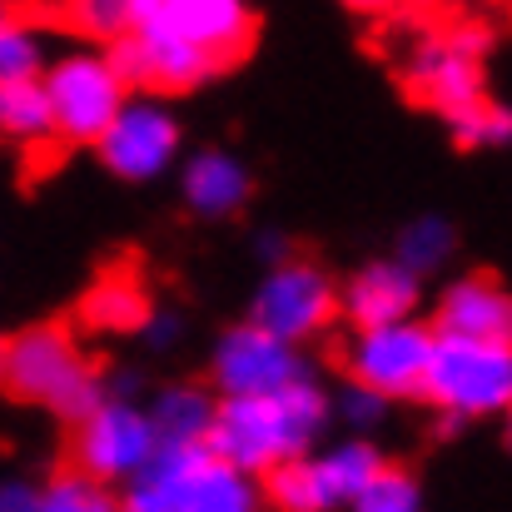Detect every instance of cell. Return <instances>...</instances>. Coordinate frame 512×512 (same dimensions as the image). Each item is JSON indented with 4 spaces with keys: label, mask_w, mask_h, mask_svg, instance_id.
Listing matches in <instances>:
<instances>
[{
    "label": "cell",
    "mask_w": 512,
    "mask_h": 512,
    "mask_svg": "<svg viewBox=\"0 0 512 512\" xmlns=\"http://www.w3.org/2000/svg\"><path fill=\"white\" fill-rule=\"evenodd\" d=\"M423 393L453 418H483L512 408V343L438 334Z\"/></svg>",
    "instance_id": "cell-3"
},
{
    "label": "cell",
    "mask_w": 512,
    "mask_h": 512,
    "mask_svg": "<svg viewBox=\"0 0 512 512\" xmlns=\"http://www.w3.org/2000/svg\"><path fill=\"white\" fill-rule=\"evenodd\" d=\"M209 443H160L155 458L130 478L120 512H184L199 468L209 463Z\"/></svg>",
    "instance_id": "cell-14"
},
{
    "label": "cell",
    "mask_w": 512,
    "mask_h": 512,
    "mask_svg": "<svg viewBox=\"0 0 512 512\" xmlns=\"http://www.w3.org/2000/svg\"><path fill=\"white\" fill-rule=\"evenodd\" d=\"M304 378V358L294 353V339L264 329V324H239L214 348V383L224 398H249V393H274Z\"/></svg>",
    "instance_id": "cell-10"
},
{
    "label": "cell",
    "mask_w": 512,
    "mask_h": 512,
    "mask_svg": "<svg viewBox=\"0 0 512 512\" xmlns=\"http://www.w3.org/2000/svg\"><path fill=\"white\" fill-rule=\"evenodd\" d=\"M483 50H488L483 25H453L448 35H423L408 55V90L448 125H458L483 105V70H478Z\"/></svg>",
    "instance_id": "cell-4"
},
{
    "label": "cell",
    "mask_w": 512,
    "mask_h": 512,
    "mask_svg": "<svg viewBox=\"0 0 512 512\" xmlns=\"http://www.w3.org/2000/svg\"><path fill=\"white\" fill-rule=\"evenodd\" d=\"M413 304H418V269L403 259H378V264L358 269L343 289V314L353 329L398 324L413 314Z\"/></svg>",
    "instance_id": "cell-15"
},
{
    "label": "cell",
    "mask_w": 512,
    "mask_h": 512,
    "mask_svg": "<svg viewBox=\"0 0 512 512\" xmlns=\"http://www.w3.org/2000/svg\"><path fill=\"white\" fill-rule=\"evenodd\" d=\"M35 488H25V483H10L5 488V498H0V512H35Z\"/></svg>",
    "instance_id": "cell-30"
},
{
    "label": "cell",
    "mask_w": 512,
    "mask_h": 512,
    "mask_svg": "<svg viewBox=\"0 0 512 512\" xmlns=\"http://www.w3.org/2000/svg\"><path fill=\"white\" fill-rule=\"evenodd\" d=\"M508 433H512V408H508Z\"/></svg>",
    "instance_id": "cell-33"
},
{
    "label": "cell",
    "mask_w": 512,
    "mask_h": 512,
    "mask_svg": "<svg viewBox=\"0 0 512 512\" xmlns=\"http://www.w3.org/2000/svg\"><path fill=\"white\" fill-rule=\"evenodd\" d=\"M0 120L15 140L35 145L45 135H60L55 130V100H50V85L40 75H25V80H0Z\"/></svg>",
    "instance_id": "cell-18"
},
{
    "label": "cell",
    "mask_w": 512,
    "mask_h": 512,
    "mask_svg": "<svg viewBox=\"0 0 512 512\" xmlns=\"http://www.w3.org/2000/svg\"><path fill=\"white\" fill-rule=\"evenodd\" d=\"M5 388L25 403H40L60 418H85L105 403V388L95 378V368L85 363V353L70 343L65 329L40 324L25 329L5 343Z\"/></svg>",
    "instance_id": "cell-2"
},
{
    "label": "cell",
    "mask_w": 512,
    "mask_h": 512,
    "mask_svg": "<svg viewBox=\"0 0 512 512\" xmlns=\"http://www.w3.org/2000/svg\"><path fill=\"white\" fill-rule=\"evenodd\" d=\"M383 458L368 443H343L324 458H289L269 473V503L279 512H334L353 508L378 478Z\"/></svg>",
    "instance_id": "cell-5"
},
{
    "label": "cell",
    "mask_w": 512,
    "mask_h": 512,
    "mask_svg": "<svg viewBox=\"0 0 512 512\" xmlns=\"http://www.w3.org/2000/svg\"><path fill=\"white\" fill-rule=\"evenodd\" d=\"M155 448H160L155 418L120 398H105L95 413H85L75 433V463L100 483H130L155 458Z\"/></svg>",
    "instance_id": "cell-7"
},
{
    "label": "cell",
    "mask_w": 512,
    "mask_h": 512,
    "mask_svg": "<svg viewBox=\"0 0 512 512\" xmlns=\"http://www.w3.org/2000/svg\"><path fill=\"white\" fill-rule=\"evenodd\" d=\"M85 324L105 329V334H135V329L150 324V299H145V289L135 279L110 274V279H100L85 294Z\"/></svg>",
    "instance_id": "cell-19"
},
{
    "label": "cell",
    "mask_w": 512,
    "mask_h": 512,
    "mask_svg": "<svg viewBox=\"0 0 512 512\" xmlns=\"http://www.w3.org/2000/svg\"><path fill=\"white\" fill-rule=\"evenodd\" d=\"M25 75H40V35L10 15L0 30V80H25Z\"/></svg>",
    "instance_id": "cell-25"
},
{
    "label": "cell",
    "mask_w": 512,
    "mask_h": 512,
    "mask_svg": "<svg viewBox=\"0 0 512 512\" xmlns=\"http://www.w3.org/2000/svg\"><path fill=\"white\" fill-rule=\"evenodd\" d=\"M184 512H259V488L249 483L244 468H234L219 453H209V463L199 468V478L189 488Z\"/></svg>",
    "instance_id": "cell-21"
},
{
    "label": "cell",
    "mask_w": 512,
    "mask_h": 512,
    "mask_svg": "<svg viewBox=\"0 0 512 512\" xmlns=\"http://www.w3.org/2000/svg\"><path fill=\"white\" fill-rule=\"evenodd\" d=\"M334 304L339 299H334V284H329L324 269H314V264H279L264 279L259 299H254V324H264V329L299 343L309 334H319L334 319Z\"/></svg>",
    "instance_id": "cell-12"
},
{
    "label": "cell",
    "mask_w": 512,
    "mask_h": 512,
    "mask_svg": "<svg viewBox=\"0 0 512 512\" xmlns=\"http://www.w3.org/2000/svg\"><path fill=\"white\" fill-rule=\"evenodd\" d=\"M388 403V393H378V388H368V383H353L348 393H343V418L353 423V428H373V423H383V408Z\"/></svg>",
    "instance_id": "cell-28"
},
{
    "label": "cell",
    "mask_w": 512,
    "mask_h": 512,
    "mask_svg": "<svg viewBox=\"0 0 512 512\" xmlns=\"http://www.w3.org/2000/svg\"><path fill=\"white\" fill-rule=\"evenodd\" d=\"M45 85L55 100V130L70 145H100L130 90L110 55H65L50 65Z\"/></svg>",
    "instance_id": "cell-6"
},
{
    "label": "cell",
    "mask_w": 512,
    "mask_h": 512,
    "mask_svg": "<svg viewBox=\"0 0 512 512\" xmlns=\"http://www.w3.org/2000/svg\"><path fill=\"white\" fill-rule=\"evenodd\" d=\"M403 5H413V10H423V5H433V0H403Z\"/></svg>",
    "instance_id": "cell-32"
},
{
    "label": "cell",
    "mask_w": 512,
    "mask_h": 512,
    "mask_svg": "<svg viewBox=\"0 0 512 512\" xmlns=\"http://www.w3.org/2000/svg\"><path fill=\"white\" fill-rule=\"evenodd\" d=\"M438 334L463 339L512 343V294H503L493 279H463L438 304Z\"/></svg>",
    "instance_id": "cell-16"
},
{
    "label": "cell",
    "mask_w": 512,
    "mask_h": 512,
    "mask_svg": "<svg viewBox=\"0 0 512 512\" xmlns=\"http://www.w3.org/2000/svg\"><path fill=\"white\" fill-rule=\"evenodd\" d=\"M324 418H329V398L309 378H299L274 393L224 398L209 448L244 473H274L279 463L304 458V448L319 438Z\"/></svg>",
    "instance_id": "cell-1"
},
{
    "label": "cell",
    "mask_w": 512,
    "mask_h": 512,
    "mask_svg": "<svg viewBox=\"0 0 512 512\" xmlns=\"http://www.w3.org/2000/svg\"><path fill=\"white\" fill-rule=\"evenodd\" d=\"M145 339L155 343V348H170L179 339V319L174 314H150V324H145Z\"/></svg>",
    "instance_id": "cell-29"
},
{
    "label": "cell",
    "mask_w": 512,
    "mask_h": 512,
    "mask_svg": "<svg viewBox=\"0 0 512 512\" xmlns=\"http://www.w3.org/2000/svg\"><path fill=\"white\" fill-rule=\"evenodd\" d=\"M353 512H418V488H413L408 473L378 468V478L363 488V498L353 503Z\"/></svg>",
    "instance_id": "cell-26"
},
{
    "label": "cell",
    "mask_w": 512,
    "mask_h": 512,
    "mask_svg": "<svg viewBox=\"0 0 512 512\" xmlns=\"http://www.w3.org/2000/svg\"><path fill=\"white\" fill-rule=\"evenodd\" d=\"M458 145H503V140H512V110H503V105H478L473 115H463L458 125Z\"/></svg>",
    "instance_id": "cell-27"
},
{
    "label": "cell",
    "mask_w": 512,
    "mask_h": 512,
    "mask_svg": "<svg viewBox=\"0 0 512 512\" xmlns=\"http://www.w3.org/2000/svg\"><path fill=\"white\" fill-rule=\"evenodd\" d=\"M70 25L90 40H120L135 25V0H65Z\"/></svg>",
    "instance_id": "cell-23"
},
{
    "label": "cell",
    "mask_w": 512,
    "mask_h": 512,
    "mask_svg": "<svg viewBox=\"0 0 512 512\" xmlns=\"http://www.w3.org/2000/svg\"><path fill=\"white\" fill-rule=\"evenodd\" d=\"M35 512H120V508L110 503L105 483L80 468V473H60L50 488H40Z\"/></svg>",
    "instance_id": "cell-22"
},
{
    "label": "cell",
    "mask_w": 512,
    "mask_h": 512,
    "mask_svg": "<svg viewBox=\"0 0 512 512\" xmlns=\"http://www.w3.org/2000/svg\"><path fill=\"white\" fill-rule=\"evenodd\" d=\"M433 343H438V334H428L408 319L358 329V339L343 353V368H348L353 383H368L388 398H408V393H423V383H428Z\"/></svg>",
    "instance_id": "cell-8"
},
{
    "label": "cell",
    "mask_w": 512,
    "mask_h": 512,
    "mask_svg": "<svg viewBox=\"0 0 512 512\" xmlns=\"http://www.w3.org/2000/svg\"><path fill=\"white\" fill-rule=\"evenodd\" d=\"M453 254V229L443 224V219H413L408 229H403V239H398V259L403 264H413L418 274H428V269H438L443 259Z\"/></svg>",
    "instance_id": "cell-24"
},
{
    "label": "cell",
    "mask_w": 512,
    "mask_h": 512,
    "mask_svg": "<svg viewBox=\"0 0 512 512\" xmlns=\"http://www.w3.org/2000/svg\"><path fill=\"white\" fill-rule=\"evenodd\" d=\"M150 418L160 428V443H209L214 418H219V403L204 388H165L155 398Z\"/></svg>",
    "instance_id": "cell-20"
},
{
    "label": "cell",
    "mask_w": 512,
    "mask_h": 512,
    "mask_svg": "<svg viewBox=\"0 0 512 512\" xmlns=\"http://www.w3.org/2000/svg\"><path fill=\"white\" fill-rule=\"evenodd\" d=\"M110 60H115V70L125 75L130 90H189V85H199V80L224 70L219 55H209L204 45H189L179 35H165V30L120 35Z\"/></svg>",
    "instance_id": "cell-11"
},
{
    "label": "cell",
    "mask_w": 512,
    "mask_h": 512,
    "mask_svg": "<svg viewBox=\"0 0 512 512\" xmlns=\"http://www.w3.org/2000/svg\"><path fill=\"white\" fill-rule=\"evenodd\" d=\"M130 30H165L234 65L254 40V10L244 0H135Z\"/></svg>",
    "instance_id": "cell-9"
},
{
    "label": "cell",
    "mask_w": 512,
    "mask_h": 512,
    "mask_svg": "<svg viewBox=\"0 0 512 512\" xmlns=\"http://www.w3.org/2000/svg\"><path fill=\"white\" fill-rule=\"evenodd\" d=\"M348 10H358V15H383V10H398L403 0H343Z\"/></svg>",
    "instance_id": "cell-31"
},
{
    "label": "cell",
    "mask_w": 512,
    "mask_h": 512,
    "mask_svg": "<svg viewBox=\"0 0 512 512\" xmlns=\"http://www.w3.org/2000/svg\"><path fill=\"white\" fill-rule=\"evenodd\" d=\"M179 150V125L155 100H125L115 125L100 140V160L120 179H155Z\"/></svg>",
    "instance_id": "cell-13"
},
{
    "label": "cell",
    "mask_w": 512,
    "mask_h": 512,
    "mask_svg": "<svg viewBox=\"0 0 512 512\" xmlns=\"http://www.w3.org/2000/svg\"><path fill=\"white\" fill-rule=\"evenodd\" d=\"M184 199H189L194 214L224 219V214H234V209L249 199V174H244V165H239L234 155L204 150V155H194L189 170H184Z\"/></svg>",
    "instance_id": "cell-17"
}]
</instances>
